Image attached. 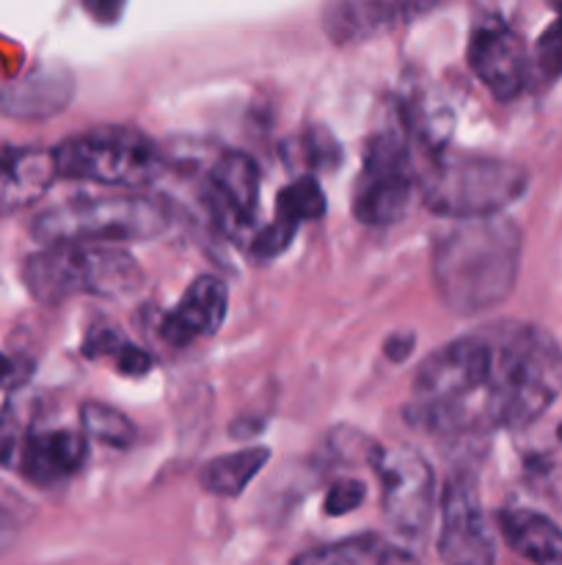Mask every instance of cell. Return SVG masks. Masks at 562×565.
<instances>
[{
  "instance_id": "obj_20",
  "label": "cell",
  "mask_w": 562,
  "mask_h": 565,
  "mask_svg": "<svg viewBox=\"0 0 562 565\" xmlns=\"http://www.w3.org/2000/svg\"><path fill=\"white\" fill-rule=\"evenodd\" d=\"M534 70L543 81H556L562 75V9H556V20L538 39Z\"/></svg>"
},
{
  "instance_id": "obj_12",
  "label": "cell",
  "mask_w": 562,
  "mask_h": 565,
  "mask_svg": "<svg viewBox=\"0 0 562 565\" xmlns=\"http://www.w3.org/2000/svg\"><path fill=\"white\" fill-rule=\"evenodd\" d=\"M86 463V439L72 430H25L14 469L36 486H55Z\"/></svg>"
},
{
  "instance_id": "obj_15",
  "label": "cell",
  "mask_w": 562,
  "mask_h": 565,
  "mask_svg": "<svg viewBox=\"0 0 562 565\" xmlns=\"http://www.w3.org/2000/svg\"><path fill=\"white\" fill-rule=\"evenodd\" d=\"M499 530L507 546L529 563H562V527L527 508L499 513Z\"/></svg>"
},
{
  "instance_id": "obj_17",
  "label": "cell",
  "mask_w": 562,
  "mask_h": 565,
  "mask_svg": "<svg viewBox=\"0 0 562 565\" xmlns=\"http://www.w3.org/2000/svg\"><path fill=\"white\" fill-rule=\"evenodd\" d=\"M270 452L264 447H251V450L229 452V456H220L215 461H209L202 469L198 480H202L204 489L215 497H237L248 489L253 478L264 469Z\"/></svg>"
},
{
  "instance_id": "obj_6",
  "label": "cell",
  "mask_w": 562,
  "mask_h": 565,
  "mask_svg": "<svg viewBox=\"0 0 562 565\" xmlns=\"http://www.w3.org/2000/svg\"><path fill=\"white\" fill-rule=\"evenodd\" d=\"M413 188L417 174L406 141L395 132H380L367 143L364 169L353 196V213L369 226L395 224L406 215Z\"/></svg>"
},
{
  "instance_id": "obj_8",
  "label": "cell",
  "mask_w": 562,
  "mask_h": 565,
  "mask_svg": "<svg viewBox=\"0 0 562 565\" xmlns=\"http://www.w3.org/2000/svg\"><path fill=\"white\" fill-rule=\"evenodd\" d=\"M441 557L457 565H488L496 561L494 533L485 522L483 502L472 475L446 480L441 500Z\"/></svg>"
},
{
  "instance_id": "obj_28",
  "label": "cell",
  "mask_w": 562,
  "mask_h": 565,
  "mask_svg": "<svg viewBox=\"0 0 562 565\" xmlns=\"http://www.w3.org/2000/svg\"><path fill=\"white\" fill-rule=\"evenodd\" d=\"M11 527H14V516H11L6 508H0V539H3Z\"/></svg>"
},
{
  "instance_id": "obj_5",
  "label": "cell",
  "mask_w": 562,
  "mask_h": 565,
  "mask_svg": "<svg viewBox=\"0 0 562 565\" xmlns=\"http://www.w3.org/2000/svg\"><path fill=\"white\" fill-rule=\"evenodd\" d=\"M171 224L158 199L102 196L58 204L33 221V237L50 243H136L154 241Z\"/></svg>"
},
{
  "instance_id": "obj_24",
  "label": "cell",
  "mask_w": 562,
  "mask_h": 565,
  "mask_svg": "<svg viewBox=\"0 0 562 565\" xmlns=\"http://www.w3.org/2000/svg\"><path fill=\"white\" fill-rule=\"evenodd\" d=\"M116 359V367H119V373L125 375H147L149 370H152V356H149L147 351H141L138 345H130V342H121L119 351L114 353Z\"/></svg>"
},
{
  "instance_id": "obj_19",
  "label": "cell",
  "mask_w": 562,
  "mask_h": 565,
  "mask_svg": "<svg viewBox=\"0 0 562 565\" xmlns=\"http://www.w3.org/2000/svg\"><path fill=\"white\" fill-rule=\"evenodd\" d=\"M80 423L91 439L105 441L110 447H130L136 441V425L116 408L102 403H86L80 408Z\"/></svg>"
},
{
  "instance_id": "obj_21",
  "label": "cell",
  "mask_w": 562,
  "mask_h": 565,
  "mask_svg": "<svg viewBox=\"0 0 562 565\" xmlns=\"http://www.w3.org/2000/svg\"><path fill=\"white\" fill-rule=\"evenodd\" d=\"M295 232H298V224H292V221L275 215L268 226H262V230L253 235L251 254L257 259L279 257V254H284L287 248H290V243L295 241Z\"/></svg>"
},
{
  "instance_id": "obj_25",
  "label": "cell",
  "mask_w": 562,
  "mask_h": 565,
  "mask_svg": "<svg viewBox=\"0 0 562 565\" xmlns=\"http://www.w3.org/2000/svg\"><path fill=\"white\" fill-rule=\"evenodd\" d=\"M33 375V362L0 351V390H17Z\"/></svg>"
},
{
  "instance_id": "obj_3",
  "label": "cell",
  "mask_w": 562,
  "mask_h": 565,
  "mask_svg": "<svg viewBox=\"0 0 562 565\" xmlns=\"http://www.w3.org/2000/svg\"><path fill=\"white\" fill-rule=\"evenodd\" d=\"M22 281L39 303H61L72 296L125 298L143 285V270L121 248L50 243L25 259Z\"/></svg>"
},
{
  "instance_id": "obj_10",
  "label": "cell",
  "mask_w": 562,
  "mask_h": 565,
  "mask_svg": "<svg viewBox=\"0 0 562 565\" xmlns=\"http://www.w3.org/2000/svg\"><path fill=\"white\" fill-rule=\"evenodd\" d=\"M468 66L496 99L507 103L527 88L532 61L527 44L505 25L477 28L468 42Z\"/></svg>"
},
{
  "instance_id": "obj_9",
  "label": "cell",
  "mask_w": 562,
  "mask_h": 565,
  "mask_svg": "<svg viewBox=\"0 0 562 565\" xmlns=\"http://www.w3.org/2000/svg\"><path fill=\"white\" fill-rule=\"evenodd\" d=\"M259 185L262 177L246 152H220L218 160L209 166L204 199L215 224L226 235L237 237L251 230L259 204Z\"/></svg>"
},
{
  "instance_id": "obj_23",
  "label": "cell",
  "mask_w": 562,
  "mask_h": 565,
  "mask_svg": "<svg viewBox=\"0 0 562 565\" xmlns=\"http://www.w3.org/2000/svg\"><path fill=\"white\" fill-rule=\"evenodd\" d=\"M364 497H367V486L361 480H339L325 494V513L328 516H345V513L356 511L361 505Z\"/></svg>"
},
{
  "instance_id": "obj_7",
  "label": "cell",
  "mask_w": 562,
  "mask_h": 565,
  "mask_svg": "<svg viewBox=\"0 0 562 565\" xmlns=\"http://www.w3.org/2000/svg\"><path fill=\"white\" fill-rule=\"evenodd\" d=\"M380 478L383 513L402 533H422L435 511V478L430 463L408 447L372 456Z\"/></svg>"
},
{
  "instance_id": "obj_14",
  "label": "cell",
  "mask_w": 562,
  "mask_h": 565,
  "mask_svg": "<svg viewBox=\"0 0 562 565\" xmlns=\"http://www.w3.org/2000/svg\"><path fill=\"white\" fill-rule=\"evenodd\" d=\"M229 307V290L218 276H198L174 312L163 320V337L176 348L193 345V342L213 337L220 329Z\"/></svg>"
},
{
  "instance_id": "obj_4",
  "label": "cell",
  "mask_w": 562,
  "mask_h": 565,
  "mask_svg": "<svg viewBox=\"0 0 562 565\" xmlns=\"http://www.w3.org/2000/svg\"><path fill=\"white\" fill-rule=\"evenodd\" d=\"M61 180L143 188L160 180L165 158L158 143L127 125H102L77 132L53 149Z\"/></svg>"
},
{
  "instance_id": "obj_13",
  "label": "cell",
  "mask_w": 562,
  "mask_h": 565,
  "mask_svg": "<svg viewBox=\"0 0 562 565\" xmlns=\"http://www.w3.org/2000/svg\"><path fill=\"white\" fill-rule=\"evenodd\" d=\"M55 180L53 149L0 147V218L36 204Z\"/></svg>"
},
{
  "instance_id": "obj_2",
  "label": "cell",
  "mask_w": 562,
  "mask_h": 565,
  "mask_svg": "<svg viewBox=\"0 0 562 565\" xmlns=\"http://www.w3.org/2000/svg\"><path fill=\"white\" fill-rule=\"evenodd\" d=\"M523 166L485 154H450L430 163L417 177L422 204L444 218H485L499 215L527 193Z\"/></svg>"
},
{
  "instance_id": "obj_22",
  "label": "cell",
  "mask_w": 562,
  "mask_h": 565,
  "mask_svg": "<svg viewBox=\"0 0 562 565\" xmlns=\"http://www.w3.org/2000/svg\"><path fill=\"white\" fill-rule=\"evenodd\" d=\"M301 158L303 163L317 166V169H334L339 163V147L328 130H312L301 138Z\"/></svg>"
},
{
  "instance_id": "obj_27",
  "label": "cell",
  "mask_w": 562,
  "mask_h": 565,
  "mask_svg": "<svg viewBox=\"0 0 562 565\" xmlns=\"http://www.w3.org/2000/svg\"><path fill=\"white\" fill-rule=\"evenodd\" d=\"M411 351H413V334H400L386 340V356L395 359V362H406Z\"/></svg>"
},
{
  "instance_id": "obj_11",
  "label": "cell",
  "mask_w": 562,
  "mask_h": 565,
  "mask_svg": "<svg viewBox=\"0 0 562 565\" xmlns=\"http://www.w3.org/2000/svg\"><path fill=\"white\" fill-rule=\"evenodd\" d=\"M430 6L433 0H328L323 9V28L336 44L364 42L422 14Z\"/></svg>"
},
{
  "instance_id": "obj_18",
  "label": "cell",
  "mask_w": 562,
  "mask_h": 565,
  "mask_svg": "<svg viewBox=\"0 0 562 565\" xmlns=\"http://www.w3.org/2000/svg\"><path fill=\"white\" fill-rule=\"evenodd\" d=\"M325 193L314 177H298L295 182L279 191L275 199V215L301 226V221H317L325 215Z\"/></svg>"
},
{
  "instance_id": "obj_29",
  "label": "cell",
  "mask_w": 562,
  "mask_h": 565,
  "mask_svg": "<svg viewBox=\"0 0 562 565\" xmlns=\"http://www.w3.org/2000/svg\"><path fill=\"white\" fill-rule=\"evenodd\" d=\"M551 6H554V9H562V0H549Z\"/></svg>"
},
{
  "instance_id": "obj_26",
  "label": "cell",
  "mask_w": 562,
  "mask_h": 565,
  "mask_svg": "<svg viewBox=\"0 0 562 565\" xmlns=\"http://www.w3.org/2000/svg\"><path fill=\"white\" fill-rule=\"evenodd\" d=\"M80 3L94 20L105 22V25H114V22H119L127 0H80Z\"/></svg>"
},
{
  "instance_id": "obj_1",
  "label": "cell",
  "mask_w": 562,
  "mask_h": 565,
  "mask_svg": "<svg viewBox=\"0 0 562 565\" xmlns=\"http://www.w3.org/2000/svg\"><path fill=\"white\" fill-rule=\"evenodd\" d=\"M521 265V230L510 218H461L433 246V285L457 315L499 307L516 287Z\"/></svg>"
},
{
  "instance_id": "obj_16",
  "label": "cell",
  "mask_w": 562,
  "mask_h": 565,
  "mask_svg": "<svg viewBox=\"0 0 562 565\" xmlns=\"http://www.w3.org/2000/svg\"><path fill=\"white\" fill-rule=\"evenodd\" d=\"M413 561L417 557L411 552L391 546L380 535H353V539L336 541V544L320 546V550L295 557V563L301 565H400Z\"/></svg>"
}]
</instances>
